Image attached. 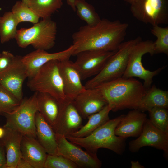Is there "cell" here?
I'll use <instances>...</instances> for the list:
<instances>
[{"instance_id":"1","label":"cell","mask_w":168,"mask_h":168,"mask_svg":"<svg viewBox=\"0 0 168 168\" xmlns=\"http://www.w3.org/2000/svg\"><path fill=\"white\" fill-rule=\"evenodd\" d=\"M128 27L127 23L105 18L95 26H81L72 35V56L89 50L116 52L123 42Z\"/></svg>"},{"instance_id":"2","label":"cell","mask_w":168,"mask_h":168,"mask_svg":"<svg viewBox=\"0 0 168 168\" xmlns=\"http://www.w3.org/2000/svg\"><path fill=\"white\" fill-rule=\"evenodd\" d=\"M96 87L103 95L111 111L114 112L127 109L140 110L142 100L147 90L138 80L133 77H122Z\"/></svg>"},{"instance_id":"3","label":"cell","mask_w":168,"mask_h":168,"mask_svg":"<svg viewBox=\"0 0 168 168\" xmlns=\"http://www.w3.org/2000/svg\"><path fill=\"white\" fill-rule=\"evenodd\" d=\"M124 115L109 119L86 137L75 138L68 136L66 137L69 141L95 155H97L98 150L100 148L107 149L118 154H122L125 149L126 138L116 135L115 130Z\"/></svg>"},{"instance_id":"4","label":"cell","mask_w":168,"mask_h":168,"mask_svg":"<svg viewBox=\"0 0 168 168\" xmlns=\"http://www.w3.org/2000/svg\"><path fill=\"white\" fill-rule=\"evenodd\" d=\"M141 40V38L138 36L123 42L102 70L86 83L85 88H95L101 84L122 77L126 69L131 51L135 45Z\"/></svg>"},{"instance_id":"5","label":"cell","mask_w":168,"mask_h":168,"mask_svg":"<svg viewBox=\"0 0 168 168\" xmlns=\"http://www.w3.org/2000/svg\"><path fill=\"white\" fill-rule=\"evenodd\" d=\"M57 32L56 23L49 18L43 19L30 28H21L15 39L21 48L31 45L36 49L46 51L54 46Z\"/></svg>"},{"instance_id":"6","label":"cell","mask_w":168,"mask_h":168,"mask_svg":"<svg viewBox=\"0 0 168 168\" xmlns=\"http://www.w3.org/2000/svg\"><path fill=\"white\" fill-rule=\"evenodd\" d=\"M59 61H50L29 79L27 85L31 91L49 94L59 102L66 98L59 69Z\"/></svg>"},{"instance_id":"7","label":"cell","mask_w":168,"mask_h":168,"mask_svg":"<svg viewBox=\"0 0 168 168\" xmlns=\"http://www.w3.org/2000/svg\"><path fill=\"white\" fill-rule=\"evenodd\" d=\"M36 95L35 92L29 98L23 99L13 110L5 114L6 121L3 127L36 138L35 118L38 111Z\"/></svg>"},{"instance_id":"8","label":"cell","mask_w":168,"mask_h":168,"mask_svg":"<svg viewBox=\"0 0 168 168\" xmlns=\"http://www.w3.org/2000/svg\"><path fill=\"white\" fill-rule=\"evenodd\" d=\"M154 54V42L150 40H141L134 46L129 57L127 66L122 77H136L142 80L143 85L147 89L151 86L154 77L159 74L165 68L163 66L153 71L145 69L142 63V57L146 54Z\"/></svg>"},{"instance_id":"9","label":"cell","mask_w":168,"mask_h":168,"mask_svg":"<svg viewBox=\"0 0 168 168\" xmlns=\"http://www.w3.org/2000/svg\"><path fill=\"white\" fill-rule=\"evenodd\" d=\"M130 11L139 21L153 26L168 23V0H138Z\"/></svg>"},{"instance_id":"10","label":"cell","mask_w":168,"mask_h":168,"mask_svg":"<svg viewBox=\"0 0 168 168\" xmlns=\"http://www.w3.org/2000/svg\"><path fill=\"white\" fill-rule=\"evenodd\" d=\"M57 155L62 156L75 163L79 168H100L102 162L97 155L82 150L69 141L65 136L56 134Z\"/></svg>"},{"instance_id":"11","label":"cell","mask_w":168,"mask_h":168,"mask_svg":"<svg viewBox=\"0 0 168 168\" xmlns=\"http://www.w3.org/2000/svg\"><path fill=\"white\" fill-rule=\"evenodd\" d=\"M59 102L58 115L52 128L56 134L66 137L77 131L82 126V118L73 100L67 97Z\"/></svg>"},{"instance_id":"12","label":"cell","mask_w":168,"mask_h":168,"mask_svg":"<svg viewBox=\"0 0 168 168\" xmlns=\"http://www.w3.org/2000/svg\"><path fill=\"white\" fill-rule=\"evenodd\" d=\"M115 52L89 50L77 53L74 63L82 80L97 74Z\"/></svg>"},{"instance_id":"13","label":"cell","mask_w":168,"mask_h":168,"mask_svg":"<svg viewBox=\"0 0 168 168\" xmlns=\"http://www.w3.org/2000/svg\"><path fill=\"white\" fill-rule=\"evenodd\" d=\"M151 146L162 150L165 157H168V133L162 132L155 127L147 119L140 134L129 143V149L132 152H137L145 146Z\"/></svg>"},{"instance_id":"14","label":"cell","mask_w":168,"mask_h":168,"mask_svg":"<svg viewBox=\"0 0 168 168\" xmlns=\"http://www.w3.org/2000/svg\"><path fill=\"white\" fill-rule=\"evenodd\" d=\"M22 57L15 56L10 65L0 72V84L12 93L18 100L23 99L22 85L28 77Z\"/></svg>"},{"instance_id":"15","label":"cell","mask_w":168,"mask_h":168,"mask_svg":"<svg viewBox=\"0 0 168 168\" xmlns=\"http://www.w3.org/2000/svg\"><path fill=\"white\" fill-rule=\"evenodd\" d=\"M73 50L72 45L67 49L56 53H49L46 50L36 49L22 57V61L26 67L28 78H31L42 66L50 61L69 59L72 56Z\"/></svg>"},{"instance_id":"16","label":"cell","mask_w":168,"mask_h":168,"mask_svg":"<svg viewBox=\"0 0 168 168\" xmlns=\"http://www.w3.org/2000/svg\"><path fill=\"white\" fill-rule=\"evenodd\" d=\"M73 100L80 114L84 119L99 112L108 105L101 92L96 87L86 89Z\"/></svg>"},{"instance_id":"17","label":"cell","mask_w":168,"mask_h":168,"mask_svg":"<svg viewBox=\"0 0 168 168\" xmlns=\"http://www.w3.org/2000/svg\"><path fill=\"white\" fill-rule=\"evenodd\" d=\"M59 69L67 97L74 100L85 89L74 62L69 59L59 61Z\"/></svg>"},{"instance_id":"18","label":"cell","mask_w":168,"mask_h":168,"mask_svg":"<svg viewBox=\"0 0 168 168\" xmlns=\"http://www.w3.org/2000/svg\"><path fill=\"white\" fill-rule=\"evenodd\" d=\"M146 114L138 110L133 109L124 115L117 126L116 135L125 138L138 137L141 133L147 119Z\"/></svg>"},{"instance_id":"19","label":"cell","mask_w":168,"mask_h":168,"mask_svg":"<svg viewBox=\"0 0 168 168\" xmlns=\"http://www.w3.org/2000/svg\"><path fill=\"white\" fill-rule=\"evenodd\" d=\"M21 157L33 168H44L47 154L36 138L23 135L21 144Z\"/></svg>"},{"instance_id":"20","label":"cell","mask_w":168,"mask_h":168,"mask_svg":"<svg viewBox=\"0 0 168 168\" xmlns=\"http://www.w3.org/2000/svg\"><path fill=\"white\" fill-rule=\"evenodd\" d=\"M35 123L36 139L47 154L57 155L56 133L53 128L38 111Z\"/></svg>"},{"instance_id":"21","label":"cell","mask_w":168,"mask_h":168,"mask_svg":"<svg viewBox=\"0 0 168 168\" xmlns=\"http://www.w3.org/2000/svg\"><path fill=\"white\" fill-rule=\"evenodd\" d=\"M4 128V135L0 140L5 148L6 168H16L17 162L21 157V144L23 135L16 131L7 128Z\"/></svg>"},{"instance_id":"22","label":"cell","mask_w":168,"mask_h":168,"mask_svg":"<svg viewBox=\"0 0 168 168\" xmlns=\"http://www.w3.org/2000/svg\"><path fill=\"white\" fill-rule=\"evenodd\" d=\"M36 100L38 112L52 128L58 115L59 101L49 94L38 92Z\"/></svg>"},{"instance_id":"23","label":"cell","mask_w":168,"mask_h":168,"mask_svg":"<svg viewBox=\"0 0 168 168\" xmlns=\"http://www.w3.org/2000/svg\"><path fill=\"white\" fill-rule=\"evenodd\" d=\"M154 107L168 109V92L153 85L147 89L142 100L140 110L144 112Z\"/></svg>"},{"instance_id":"24","label":"cell","mask_w":168,"mask_h":168,"mask_svg":"<svg viewBox=\"0 0 168 168\" xmlns=\"http://www.w3.org/2000/svg\"><path fill=\"white\" fill-rule=\"evenodd\" d=\"M111 109L108 105L99 112L89 116L87 123L77 131L69 135L75 138H82L89 135L105 124L109 119Z\"/></svg>"},{"instance_id":"25","label":"cell","mask_w":168,"mask_h":168,"mask_svg":"<svg viewBox=\"0 0 168 168\" xmlns=\"http://www.w3.org/2000/svg\"><path fill=\"white\" fill-rule=\"evenodd\" d=\"M63 4L62 0H29L27 5L40 18L44 19L50 18Z\"/></svg>"},{"instance_id":"26","label":"cell","mask_w":168,"mask_h":168,"mask_svg":"<svg viewBox=\"0 0 168 168\" xmlns=\"http://www.w3.org/2000/svg\"><path fill=\"white\" fill-rule=\"evenodd\" d=\"M18 24L11 11L6 12L0 17V40L2 43L15 39Z\"/></svg>"},{"instance_id":"27","label":"cell","mask_w":168,"mask_h":168,"mask_svg":"<svg viewBox=\"0 0 168 168\" xmlns=\"http://www.w3.org/2000/svg\"><path fill=\"white\" fill-rule=\"evenodd\" d=\"M75 7L77 16L86 25L95 26L101 19L94 7L85 0H76Z\"/></svg>"},{"instance_id":"28","label":"cell","mask_w":168,"mask_h":168,"mask_svg":"<svg viewBox=\"0 0 168 168\" xmlns=\"http://www.w3.org/2000/svg\"><path fill=\"white\" fill-rule=\"evenodd\" d=\"M11 12L18 24L28 22L34 24L38 22L40 18L27 5L21 1H17L13 6Z\"/></svg>"},{"instance_id":"29","label":"cell","mask_w":168,"mask_h":168,"mask_svg":"<svg viewBox=\"0 0 168 168\" xmlns=\"http://www.w3.org/2000/svg\"><path fill=\"white\" fill-rule=\"evenodd\" d=\"M151 32L156 37L154 42V54H168V27H162L156 25L153 26Z\"/></svg>"},{"instance_id":"30","label":"cell","mask_w":168,"mask_h":168,"mask_svg":"<svg viewBox=\"0 0 168 168\" xmlns=\"http://www.w3.org/2000/svg\"><path fill=\"white\" fill-rule=\"evenodd\" d=\"M151 123L162 132L168 133V111L167 109L154 107L148 111Z\"/></svg>"},{"instance_id":"31","label":"cell","mask_w":168,"mask_h":168,"mask_svg":"<svg viewBox=\"0 0 168 168\" xmlns=\"http://www.w3.org/2000/svg\"><path fill=\"white\" fill-rule=\"evenodd\" d=\"M21 101L0 84V115L13 110L19 105Z\"/></svg>"},{"instance_id":"32","label":"cell","mask_w":168,"mask_h":168,"mask_svg":"<svg viewBox=\"0 0 168 168\" xmlns=\"http://www.w3.org/2000/svg\"><path fill=\"white\" fill-rule=\"evenodd\" d=\"M77 165L60 155L47 154L44 168H77Z\"/></svg>"},{"instance_id":"33","label":"cell","mask_w":168,"mask_h":168,"mask_svg":"<svg viewBox=\"0 0 168 168\" xmlns=\"http://www.w3.org/2000/svg\"><path fill=\"white\" fill-rule=\"evenodd\" d=\"M15 56L8 51H3L0 57V72L7 68L12 64Z\"/></svg>"},{"instance_id":"34","label":"cell","mask_w":168,"mask_h":168,"mask_svg":"<svg viewBox=\"0 0 168 168\" xmlns=\"http://www.w3.org/2000/svg\"><path fill=\"white\" fill-rule=\"evenodd\" d=\"M7 159L5 147L0 140V168H6Z\"/></svg>"},{"instance_id":"35","label":"cell","mask_w":168,"mask_h":168,"mask_svg":"<svg viewBox=\"0 0 168 168\" xmlns=\"http://www.w3.org/2000/svg\"><path fill=\"white\" fill-rule=\"evenodd\" d=\"M16 168H33V167L28 161L21 157L17 162Z\"/></svg>"},{"instance_id":"36","label":"cell","mask_w":168,"mask_h":168,"mask_svg":"<svg viewBox=\"0 0 168 168\" xmlns=\"http://www.w3.org/2000/svg\"><path fill=\"white\" fill-rule=\"evenodd\" d=\"M131 168H144L145 167L141 165L138 161H131Z\"/></svg>"},{"instance_id":"37","label":"cell","mask_w":168,"mask_h":168,"mask_svg":"<svg viewBox=\"0 0 168 168\" xmlns=\"http://www.w3.org/2000/svg\"><path fill=\"white\" fill-rule=\"evenodd\" d=\"M67 2L74 12H76L75 2L76 0H66Z\"/></svg>"},{"instance_id":"38","label":"cell","mask_w":168,"mask_h":168,"mask_svg":"<svg viewBox=\"0 0 168 168\" xmlns=\"http://www.w3.org/2000/svg\"><path fill=\"white\" fill-rule=\"evenodd\" d=\"M5 132V130L4 128L0 127V139L4 136Z\"/></svg>"},{"instance_id":"39","label":"cell","mask_w":168,"mask_h":168,"mask_svg":"<svg viewBox=\"0 0 168 168\" xmlns=\"http://www.w3.org/2000/svg\"><path fill=\"white\" fill-rule=\"evenodd\" d=\"M124 0L128 2V3H129L130 5H131L134 3H135L138 0Z\"/></svg>"},{"instance_id":"40","label":"cell","mask_w":168,"mask_h":168,"mask_svg":"<svg viewBox=\"0 0 168 168\" xmlns=\"http://www.w3.org/2000/svg\"><path fill=\"white\" fill-rule=\"evenodd\" d=\"M29 0H21V1L25 4L27 5V3Z\"/></svg>"},{"instance_id":"41","label":"cell","mask_w":168,"mask_h":168,"mask_svg":"<svg viewBox=\"0 0 168 168\" xmlns=\"http://www.w3.org/2000/svg\"><path fill=\"white\" fill-rule=\"evenodd\" d=\"M1 54H0V56H1Z\"/></svg>"},{"instance_id":"42","label":"cell","mask_w":168,"mask_h":168,"mask_svg":"<svg viewBox=\"0 0 168 168\" xmlns=\"http://www.w3.org/2000/svg\"></svg>"}]
</instances>
